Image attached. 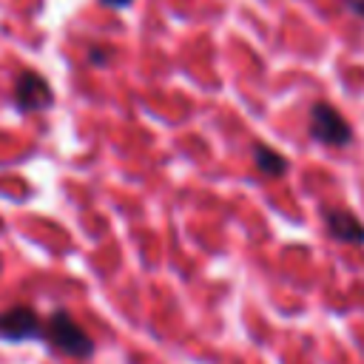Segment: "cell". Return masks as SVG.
Returning <instances> with one entry per match:
<instances>
[{
	"instance_id": "1",
	"label": "cell",
	"mask_w": 364,
	"mask_h": 364,
	"mask_svg": "<svg viewBox=\"0 0 364 364\" xmlns=\"http://www.w3.org/2000/svg\"><path fill=\"white\" fill-rule=\"evenodd\" d=\"M43 338L48 341V347H54L57 353L71 355V358H91V353H94L91 336L65 310H54L43 321Z\"/></svg>"
},
{
	"instance_id": "2",
	"label": "cell",
	"mask_w": 364,
	"mask_h": 364,
	"mask_svg": "<svg viewBox=\"0 0 364 364\" xmlns=\"http://www.w3.org/2000/svg\"><path fill=\"white\" fill-rule=\"evenodd\" d=\"M307 131L316 142L330 145V148H347L353 142V128L341 111H336L330 102H313L310 105V119Z\"/></svg>"
},
{
	"instance_id": "3",
	"label": "cell",
	"mask_w": 364,
	"mask_h": 364,
	"mask_svg": "<svg viewBox=\"0 0 364 364\" xmlns=\"http://www.w3.org/2000/svg\"><path fill=\"white\" fill-rule=\"evenodd\" d=\"M14 105L23 111V114H31V111H46L51 102H54V91L48 85V80L40 74V71H20L17 80H14Z\"/></svg>"
},
{
	"instance_id": "4",
	"label": "cell",
	"mask_w": 364,
	"mask_h": 364,
	"mask_svg": "<svg viewBox=\"0 0 364 364\" xmlns=\"http://www.w3.org/2000/svg\"><path fill=\"white\" fill-rule=\"evenodd\" d=\"M0 338L3 341H31L43 338V321L34 307L28 304H11L0 310Z\"/></svg>"
},
{
	"instance_id": "5",
	"label": "cell",
	"mask_w": 364,
	"mask_h": 364,
	"mask_svg": "<svg viewBox=\"0 0 364 364\" xmlns=\"http://www.w3.org/2000/svg\"><path fill=\"white\" fill-rule=\"evenodd\" d=\"M321 222L330 239L344 242V245H364V222H358L353 210L321 205Z\"/></svg>"
},
{
	"instance_id": "6",
	"label": "cell",
	"mask_w": 364,
	"mask_h": 364,
	"mask_svg": "<svg viewBox=\"0 0 364 364\" xmlns=\"http://www.w3.org/2000/svg\"><path fill=\"white\" fill-rule=\"evenodd\" d=\"M253 165H256V171H259L262 176H267V179L287 173V156L279 154L276 148L264 145V142H256V145H253Z\"/></svg>"
},
{
	"instance_id": "7",
	"label": "cell",
	"mask_w": 364,
	"mask_h": 364,
	"mask_svg": "<svg viewBox=\"0 0 364 364\" xmlns=\"http://www.w3.org/2000/svg\"><path fill=\"white\" fill-rule=\"evenodd\" d=\"M111 54H114V51H111L108 46H91V48H88V63H94V65H105Z\"/></svg>"
},
{
	"instance_id": "8",
	"label": "cell",
	"mask_w": 364,
	"mask_h": 364,
	"mask_svg": "<svg viewBox=\"0 0 364 364\" xmlns=\"http://www.w3.org/2000/svg\"><path fill=\"white\" fill-rule=\"evenodd\" d=\"M344 6H347L358 20H364V0H344Z\"/></svg>"
},
{
	"instance_id": "9",
	"label": "cell",
	"mask_w": 364,
	"mask_h": 364,
	"mask_svg": "<svg viewBox=\"0 0 364 364\" xmlns=\"http://www.w3.org/2000/svg\"><path fill=\"white\" fill-rule=\"evenodd\" d=\"M102 6H108V9H128L134 0H100Z\"/></svg>"
}]
</instances>
